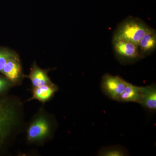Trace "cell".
Returning a JSON list of instances; mask_svg holds the SVG:
<instances>
[{"mask_svg": "<svg viewBox=\"0 0 156 156\" xmlns=\"http://www.w3.org/2000/svg\"><path fill=\"white\" fill-rule=\"evenodd\" d=\"M47 70L41 69L34 63L31 68L30 73L26 76L30 80L33 87H37L53 84L48 75Z\"/></svg>", "mask_w": 156, "mask_h": 156, "instance_id": "30bf717a", "label": "cell"}, {"mask_svg": "<svg viewBox=\"0 0 156 156\" xmlns=\"http://www.w3.org/2000/svg\"><path fill=\"white\" fill-rule=\"evenodd\" d=\"M127 81L121 77L105 74L102 77L101 89L105 96L118 101L126 88Z\"/></svg>", "mask_w": 156, "mask_h": 156, "instance_id": "277c9868", "label": "cell"}, {"mask_svg": "<svg viewBox=\"0 0 156 156\" xmlns=\"http://www.w3.org/2000/svg\"><path fill=\"white\" fill-rule=\"evenodd\" d=\"M98 156H125L129 155L126 147L121 145L109 146L101 147L98 152Z\"/></svg>", "mask_w": 156, "mask_h": 156, "instance_id": "7c38bea8", "label": "cell"}, {"mask_svg": "<svg viewBox=\"0 0 156 156\" xmlns=\"http://www.w3.org/2000/svg\"><path fill=\"white\" fill-rule=\"evenodd\" d=\"M113 44L116 56L122 63H133L141 58L138 45L124 40L113 41Z\"/></svg>", "mask_w": 156, "mask_h": 156, "instance_id": "5b68a950", "label": "cell"}, {"mask_svg": "<svg viewBox=\"0 0 156 156\" xmlns=\"http://www.w3.org/2000/svg\"><path fill=\"white\" fill-rule=\"evenodd\" d=\"M141 87H137L128 83L118 102H134L139 104L141 98Z\"/></svg>", "mask_w": 156, "mask_h": 156, "instance_id": "8fae6325", "label": "cell"}, {"mask_svg": "<svg viewBox=\"0 0 156 156\" xmlns=\"http://www.w3.org/2000/svg\"><path fill=\"white\" fill-rule=\"evenodd\" d=\"M18 118V109L15 104L0 100V145L17 125Z\"/></svg>", "mask_w": 156, "mask_h": 156, "instance_id": "7a4b0ae2", "label": "cell"}, {"mask_svg": "<svg viewBox=\"0 0 156 156\" xmlns=\"http://www.w3.org/2000/svg\"><path fill=\"white\" fill-rule=\"evenodd\" d=\"M53 124L44 114L37 116L30 124L27 132V141L31 143L46 140L52 134Z\"/></svg>", "mask_w": 156, "mask_h": 156, "instance_id": "3957f363", "label": "cell"}, {"mask_svg": "<svg viewBox=\"0 0 156 156\" xmlns=\"http://www.w3.org/2000/svg\"><path fill=\"white\" fill-rule=\"evenodd\" d=\"M12 84L7 78L0 77V93L9 89Z\"/></svg>", "mask_w": 156, "mask_h": 156, "instance_id": "5bb4252c", "label": "cell"}, {"mask_svg": "<svg viewBox=\"0 0 156 156\" xmlns=\"http://www.w3.org/2000/svg\"><path fill=\"white\" fill-rule=\"evenodd\" d=\"M138 46L141 58L152 53L156 48V31L153 29L150 28L140 41Z\"/></svg>", "mask_w": 156, "mask_h": 156, "instance_id": "ba28073f", "label": "cell"}, {"mask_svg": "<svg viewBox=\"0 0 156 156\" xmlns=\"http://www.w3.org/2000/svg\"><path fill=\"white\" fill-rule=\"evenodd\" d=\"M141 98L139 104L145 109L154 112L156 111V86L154 83L141 87Z\"/></svg>", "mask_w": 156, "mask_h": 156, "instance_id": "52a82bcc", "label": "cell"}, {"mask_svg": "<svg viewBox=\"0 0 156 156\" xmlns=\"http://www.w3.org/2000/svg\"><path fill=\"white\" fill-rule=\"evenodd\" d=\"M150 28L141 20L129 17L119 26L114 34L113 41L124 40L138 45Z\"/></svg>", "mask_w": 156, "mask_h": 156, "instance_id": "6da1fadb", "label": "cell"}, {"mask_svg": "<svg viewBox=\"0 0 156 156\" xmlns=\"http://www.w3.org/2000/svg\"><path fill=\"white\" fill-rule=\"evenodd\" d=\"M58 89L57 86L54 83L33 87L32 96L27 101L35 99L42 103H44L53 97Z\"/></svg>", "mask_w": 156, "mask_h": 156, "instance_id": "9c48e42d", "label": "cell"}, {"mask_svg": "<svg viewBox=\"0 0 156 156\" xmlns=\"http://www.w3.org/2000/svg\"><path fill=\"white\" fill-rule=\"evenodd\" d=\"M17 53L5 48L0 47V72H2L6 62L10 58L17 56Z\"/></svg>", "mask_w": 156, "mask_h": 156, "instance_id": "4fadbf2b", "label": "cell"}, {"mask_svg": "<svg viewBox=\"0 0 156 156\" xmlns=\"http://www.w3.org/2000/svg\"><path fill=\"white\" fill-rule=\"evenodd\" d=\"M2 73L12 84L18 83L23 76L22 67L18 55L9 59L3 68Z\"/></svg>", "mask_w": 156, "mask_h": 156, "instance_id": "8992f818", "label": "cell"}]
</instances>
